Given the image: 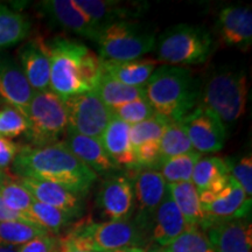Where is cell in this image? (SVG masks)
Here are the masks:
<instances>
[{
    "mask_svg": "<svg viewBox=\"0 0 252 252\" xmlns=\"http://www.w3.org/2000/svg\"><path fill=\"white\" fill-rule=\"evenodd\" d=\"M13 169L19 178L54 182L82 197L97 180L96 173L75 157L64 141L41 147H21Z\"/></svg>",
    "mask_w": 252,
    "mask_h": 252,
    "instance_id": "cell-1",
    "label": "cell"
},
{
    "mask_svg": "<svg viewBox=\"0 0 252 252\" xmlns=\"http://www.w3.org/2000/svg\"><path fill=\"white\" fill-rule=\"evenodd\" d=\"M50 62L49 90L65 98L91 93L103 75L102 59L83 43L65 37L46 42Z\"/></svg>",
    "mask_w": 252,
    "mask_h": 252,
    "instance_id": "cell-2",
    "label": "cell"
},
{
    "mask_svg": "<svg viewBox=\"0 0 252 252\" xmlns=\"http://www.w3.org/2000/svg\"><path fill=\"white\" fill-rule=\"evenodd\" d=\"M144 90L156 113L171 122L181 121L196 108L200 91L189 69L169 64L156 68Z\"/></svg>",
    "mask_w": 252,
    "mask_h": 252,
    "instance_id": "cell-3",
    "label": "cell"
},
{
    "mask_svg": "<svg viewBox=\"0 0 252 252\" xmlns=\"http://www.w3.org/2000/svg\"><path fill=\"white\" fill-rule=\"evenodd\" d=\"M201 108L215 113L223 125H232L244 115L248 100V80L243 70L220 67L212 72L198 91Z\"/></svg>",
    "mask_w": 252,
    "mask_h": 252,
    "instance_id": "cell-4",
    "label": "cell"
},
{
    "mask_svg": "<svg viewBox=\"0 0 252 252\" xmlns=\"http://www.w3.org/2000/svg\"><path fill=\"white\" fill-rule=\"evenodd\" d=\"M145 229L137 220H106L78 223L59 238L63 244L80 250L110 252L125 248H141Z\"/></svg>",
    "mask_w": 252,
    "mask_h": 252,
    "instance_id": "cell-5",
    "label": "cell"
},
{
    "mask_svg": "<svg viewBox=\"0 0 252 252\" xmlns=\"http://www.w3.org/2000/svg\"><path fill=\"white\" fill-rule=\"evenodd\" d=\"M156 47L160 61L180 67L206 62L213 53L214 40L204 27L181 24L163 32Z\"/></svg>",
    "mask_w": 252,
    "mask_h": 252,
    "instance_id": "cell-6",
    "label": "cell"
},
{
    "mask_svg": "<svg viewBox=\"0 0 252 252\" xmlns=\"http://www.w3.org/2000/svg\"><path fill=\"white\" fill-rule=\"evenodd\" d=\"M27 139L41 147L60 141L68 130V116L64 100L53 91H34L26 113Z\"/></svg>",
    "mask_w": 252,
    "mask_h": 252,
    "instance_id": "cell-7",
    "label": "cell"
},
{
    "mask_svg": "<svg viewBox=\"0 0 252 252\" xmlns=\"http://www.w3.org/2000/svg\"><path fill=\"white\" fill-rule=\"evenodd\" d=\"M153 32L132 21H118L100 30L99 58L105 61H132L141 59L156 47Z\"/></svg>",
    "mask_w": 252,
    "mask_h": 252,
    "instance_id": "cell-8",
    "label": "cell"
},
{
    "mask_svg": "<svg viewBox=\"0 0 252 252\" xmlns=\"http://www.w3.org/2000/svg\"><path fill=\"white\" fill-rule=\"evenodd\" d=\"M68 128L76 133L99 139L113 118L111 109L94 93L75 94L64 99Z\"/></svg>",
    "mask_w": 252,
    "mask_h": 252,
    "instance_id": "cell-9",
    "label": "cell"
},
{
    "mask_svg": "<svg viewBox=\"0 0 252 252\" xmlns=\"http://www.w3.org/2000/svg\"><path fill=\"white\" fill-rule=\"evenodd\" d=\"M200 201L206 217L201 228L202 231L219 220L247 219L251 212V197L231 176L225 188L215 194H200Z\"/></svg>",
    "mask_w": 252,
    "mask_h": 252,
    "instance_id": "cell-10",
    "label": "cell"
},
{
    "mask_svg": "<svg viewBox=\"0 0 252 252\" xmlns=\"http://www.w3.org/2000/svg\"><path fill=\"white\" fill-rule=\"evenodd\" d=\"M181 121L194 151L203 154L216 153L223 149L226 128L215 113L197 105Z\"/></svg>",
    "mask_w": 252,
    "mask_h": 252,
    "instance_id": "cell-11",
    "label": "cell"
},
{
    "mask_svg": "<svg viewBox=\"0 0 252 252\" xmlns=\"http://www.w3.org/2000/svg\"><path fill=\"white\" fill-rule=\"evenodd\" d=\"M97 204L109 220H128L134 206L132 181L125 175H110L100 186Z\"/></svg>",
    "mask_w": 252,
    "mask_h": 252,
    "instance_id": "cell-12",
    "label": "cell"
},
{
    "mask_svg": "<svg viewBox=\"0 0 252 252\" xmlns=\"http://www.w3.org/2000/svg\"><path fill=\"white\" fill-rule=\"evenodd\" d=\"M131 181L138 210L135 220L146 230L151 224V219L165 196L167 184L160 172L153 169H145L137 173Z\"/></svg>",
    "mask_w": 252,
    "mask_h": 252,
    "instance_id": "cell-13",
    "label": "cell"
},
{
    "mask_svg": "<svg viewBox=\"0 0 252 252\" xmlns=\"http://www.w3.org/2000/svg\"><path fill=\"white\" fill-rule=\"evenodd\" d=\"M52 24L97 42L100 31L75 5L74 0H46L37 5Z\"/></svg>",
    "mask_w": 252,
    "mask_h": 252,
    "instance_id": "cell-14",
    "label": "cell"
},
{
    "mask_svg": "<svg viewBox=\"0 0 252 252\" xmlns=\"http://www.w3.org/2000/svg\"><path fill=\"white\" fill-rule=\"evenodd\" d=\"M217 33L226 47L247 50L252 43V12L248 6H226L220 12Z\"/></svg>",
    "mask_w": 252,
    "mask_h": 252,
    "instance_id": "cell-15",
    "label": "cell"
},
{
    "mask_svg": "<svg viewBox=\"0 0 252 252\" xmlns=\"http://www.w3.org/2000/svg\"><path fill=\"white\" fill-rule=\"evenodd\" d=\"M204 232L215 252L252 251V228L247 219L214 222Z\"/></svg>",
    "mask_w": 252,
    "mask_h": 252,
    "instance_id": "cell-16",
    "label": "cell"
},
{
    "mask_svg": "<svg viewBox=\"0 0 252 252\" xmlns=\"http://www.w3.org/2000/svg\"><path fill=\"white\" fill-rule=\"evenodd\" d=\"M18 182L30 191L34 200L61 209L74 217L81 215L82 196L68 190L67 188L54 182L33 178H19Z\"/></svg>",
    "mask_w": 252,
    "mask_h": 252,
    "instance_id": "cell-17",
    "label": "cell"
},
{
    "mask_svg": "<svg viewBox=\"0 0 252 252\" xmlns=\"http://www.w3.org/2000/svg\"><path fill=\"white\" fill-rule=\"evenodd\" d=\"M21 70L34 91L49 90L50 62L45 41H28L19 50Z\"/></svg>",
    "mask_w": 252,
    "mask_h": 252,
    "instance_id": "cell-18",
    "label": "cell"
},
{
    "mask_svg": "<svg viewBox=\"0 0 252 252\" xmlns=\"http://www.w3.org/2000/svg\"><path fill=\"white\" fill-rule=\"evenodd\" d=\"M33 94L23 70L12 60L0 58V100L25 116Z\"/></svg>",
    "mask_w": 252,
    "mask_h": 252,
    "instance_id": "cell-19",
    "label": "cell"
},
{
    "mask_svg": "<svg viewBox=\"0 0 252 252\" xmlns=\"http://www.w3.org/2000/svg\"><path fill=\"white\" fill-rule=\"evenodd\" d=\"M64 137V143L68 149L94 173L109 174L110 172L118 168L106 154L102 143L97 138L87 137L69 128Z\"/></svg>",
    "mask_w": 252,
    "mask_h": 252,
    "instance_id": "cell-20",
    "label": "cell"
},
{
    "mask_svg": "<svg viewBox=\"0 0 252 252\" xmlns=\"http://www.w3.org/2000/svg\"><path fill=\"white\" fill-rule=\"evenodd\" d=\"M152 239L160 247H168L187 229L180 210L168 191H166L161 203L153 215Z\"/></svg>",
    "mask_w": 252,
    "mask_h": 252,
    "instance_id": "cell-21",
    "label": "cell"
},
{
    "mask_svg": "<svg viewBox=\"0 0 252 252\" xmlns=\"http://www.w3.org/2000/svg\"><path fill=\"white\" fill-rule=\"evenodd\" d=\"M104 150L118 167L135 168V156L130 140V125L113 117L99 138Z\"/></svg>",
    "mask_w": 252,
    "mask_h": 252,
    "instance_id": "cell-22",
    "label": "cell"
},
{
    "mask_svg": "<svg viewBox=\"0 0 252 252\" xmlns=\"http://www.w3.org/2000/svg\"><path fill=\"white\" fill-rule=\"evenodd\" d=\"M74 2L99 31L108 25L137 17L139 13L138 6L125 5L119 1L74 0Z\"/></svg>",
    "mask_w": 252,
    "mask_h": 252,
    "instance_id": "cell-23",
    "label": "cell"
},
{
    "mask_svg": "<svg viewBox=\"0 0 252 252\" xmlns=\"http://www.w3.org/2000/svg\"><path fill=\"white\" fill-rule=\"evenodd\" d=\"M230 180L229 160L219 157L201 158L195 166L191 182L198 195L202 193H219Z\"/></svg>",
    "mask_w": 252,
    "mask_h": 252,
    "instance_id": "cell-24",
    "label": "cell"
},
{
    "mask_svg": "<svg viewBox=\"0 0 252 252\" xmlns=\"http://www.w3.org/2000/svg\"><path fill=\"white\" fill-rule=\"evenodd\" d=\"M103 74L112 77L128 87L144 88L157 68L153 60H132V61H105L102 60Z\"/></svg>",
    "mask_w": 252,
    "mask_h": 252,
    "instance_id": "cell-25",
    "label": "cell"
},
{
    "mask_svg": "<svg viewBox=\"0 0 252 252\" xmlns=\"http://www.w3.org/2000/svg\"><path fill=\"white\" fill-rule=\"evenodd\" d=\"M166 189L175 202L176 207L180 210L187 229L200 230V228H202L206 217H204L202 206H201L200 195H198L193 182L167 184Z\"/></svg>",
    "mask_w": 252,
    "mask_h": 252,
    "instance_id": "cell-26",
    "label": "cell"
},
{
    "mask_svg": "<svg viewBox=\"0 0 252 252\" xmlns=\"http://www.w3.org/2000/svg\"><path fill=\"white\" fill-rule=\"evenodd\" d=\"M91 93L96 94L98 98L110 109L117 108L123 104L145 97L144 88L125 86L105 74L102 75L94 90Z\"/></svg>",
    "mask_w": 252,
    "mask_h": 252,
    "instance_id": "cell-27",
    "label": "cell"
},
{
    "mask_svg": "<svg viewBox=\"0 0 252 252\" xmlns=\"http://www.w3.org/2000/svg\"><path fill=\"white\" fill-rule=\"evenodd\" d=\"M31 24L23 14L0 5V47H11L25 40Z\"/></svg>",
    "mask_w": 252,
    "mask_h": 252,
    "instance_id": "cell-28",
    "label": "cell"
},
{
    "mask_svg": "<svg viewBox=\"0 0 252 252\" xmlns=\"http://www.w3.org/2000/svg\"><path fill=\"white\" fill-rule=\"evenodd\" d=\"M191 151H194L193 146L182 121L169 123L159 141L160 162Z\"/></svg>",
    "mask_w": 252,
    "mask_h": 252,
    "instance_id": "cell-29",
    "label": "cell"
},
{
    "mask_svg": "<svg viewBox=\"0 0 252 252\" xmlns=\"http://www.w3.org/2000/svg\"><path fill=\"white\" fill-rule=\"evenodd\" d=\"M202 158V154L191 151V152L178 156L165 161L160 162L159 166L161 168L160 174L165 179L166 184H181V182L191 181V176L195 166L198 160Z\"/></svg>",
    "mask_w": 252,
    "mask_h": 252,
    "instance_id": "cell-30",
    "label": "cell"
},
{
    "mask_svg": "<svg viewBox=\"0 0 252 252\" xmlns=\"http://www.w3.org/2000/svg\"><path fill=\"white\" fill-rule=\"evenodd\" d=\"M49 234L42 226L21 220L0 222V247H21L33 238Z\"/></svg>",
    "mask_w": 252,
    "mask_h": 252,
    "instance_id": "cell-31",
    "label": "cell"
},
{
    "mask_svg": "<svg viewBox=\"0 0 252 252\" xmlns=\"http://www.w3.org/2000/svg\"><path fill=\"white\" fill-rule=\"evenodd\" d=\"M30 216L37 225L42 226L49 234H59L63 228L70 224L72 220L76 219L61 209L41 203L36 200H34L32 204Z\"/></svg>",
    "mask_w": 252,
    "mask_h": 252,
    "instance_id": "cell-32",
    "label": "cell"
},
{
    "mask_svg": "<svg viewBox=\"0 0 252 252\" xmlns=\"http://www.w3.org/2000/svg\"><path fill=\"white\" fill-rule=\"evenodd\" d=\"M171 121L162 116L154 113L152 117L146 121L130 126V140L133 152L141 145L151 141H160L163 132Z\"/></svg>",
    "mask_w": 252,
    "mask_h": 252,
    "instance_id": "cell-33",
    "label": "cell"
},
{
    "mask_svg": "<svg viewBox=\"0 0 252 252\" xmlns=\"http://www.w3.org/2000/svg\"><path fill=\"white\" fill-rule=\"evenodd\" d=\"M0 196H1L2 201L8 208L15 210V212L30 215L32 204L34 202V197L18 181L9 180V179L5 178L1 185H0Z\"/></svg>",
    "mask_w": 252,
    "mask_h": 252,
    "instance_id": "cell-34",
    "label": "cell"
},
{
    "mask_svg": "<svg viewBox=\"0 0 252 252\" xmlns=\"http://www.w3.org/2000/svg\"><path fill=\"white\" fill-rule=\"evenodd\" d=\"M168 252H215L206 232L198 229L186 230L167 247Z\"/></svg>",
    "mask_w": 252,
    "mask_h": 252,
    "instance_id": "cell-35",
    "label": "cell"
},
{
    "mask_svg": "<svg viewBox=\"0 0 252 252\" xmlns=\"http://www.w3.org/2000/svg\"><path fill=\"white\" fill-rule=\"evenodd\" d=\"M111 112L113 117L126 123L130 126L146 121L156 113L149 100L145 97L132 100L130 103L123 104V105L117 106V108H113L111 109Z\"/></svg>",
    "mask_w": 252,
    "mask_h": 252,
    "instance_id": "cell-36",
    "label": "cell"
},
{
    "mask_svg": "<svg viewBox=\"0 0 252 252\" xmlns=\"http://www.w3.org/2000/svg\"><path fill=\"white\" fill-rule=\"evenodd\" d=\"M28 124L23 112L6 105L0 109V138L12 139L26 134Z\"/></svg>",
    "mask_w": 252,
    "mask_h": 252,
    "instance_id": "cell-37",
    "label": "cell"
},
{
    "mask_svg": "<svg viewBox=\"0 0 252 252\" xmlns=\"http://www.w3.org/2000/svg\"><path fill=\"white\" fill-rule=\"evenodd\" d=\"M230 165V176H231L237 184L243 188L245 194L249 197L252 195V158L251 154L245 156L243 158L232 163L229 160Z\"/></svg>",
    "mask_w": 252,
    "mask_h": 252,
    "instance_id": "cell-38",
    "label": "cell"
},
{
    "mask_svg": "<svg viewBox=\"0 0 252 252\" xmlns=\"http://www.w3.org/2000/svg\"><path fill=\"white\" fill-rule=\"evenodd\" d=\"M59 238L50 234L39 236L18 248V252H59Z\"/></svg>",
    "mask_w": 252,
    "mask_h": 252,
    "instance_id": "cell-39",
    "label": "cell"
},
{
    "mask_svg": "<svg viewBox=\"0 0 252 252\" xmlns=\"http://www.w3.org/2000/svg\"><path fill=\"white\" fill-rule=\"evenodd\" d=\"M21 147L11 139L0 138V171L14 162Z\"/></svg>",
    "mask_w": 252,
    "mask_h": 252,
    "instance_id": "cell-40",
    "label": "cell"
},
{
    "mask_svg": "<svg viewBox=\"0 0 252 252\" xmlns=\"http://www.w3.org/2000/svg\"><path fill=\"white\" fill-rule=\"evenodd\" d=\"M8 220H21V222H28L36 224L33 219L30 215H27V214L15 212V210L8 208L4 201H2L1 196H0V222H8Z\"/></svg>",
    "mask_w": 252,
    "mask_h": 252,
    "instance_id": "cell-41",
    "label": "cell"
},
{
    "mask_svg": "<svg viewBox=\"0 0 252 252\" xmlns=\"http://www.w3.org/2000/svg\"><path fill=\"white\" fill-rule=\"evenodd\" d=\"M59 244H60V251H59V252H94V251L80 250V249L72 248V247H70V245L63 244V243H61V242H60V241H59Z\"/></svg>",
    "mask_w": 252,
    "mask_h": 252,
    "instance_id": "cell-42",
    "label": "cell"
},
{
    "mask_svg": "<svg viewBox=\"0 0 252 252\" xmlns=\"http://www.w3.org/2000/svg\"><path fill=\"white\" fill-rule=\"evenodd\" d=\"M110 252H146L144 248H125V249H119V250L110 251Z\"/></svg>",
    "mask_w": 252,
    "mask_h": 252,
    "instance_id": "cell-43",
    "label": "cell"
},
{
    "mask_svg": "<svg viewBox=\"0 0 252 252\" xmlns=\"http://www.w3.org/2000/svg\"><path fill=\"white\" fill-rule=\"evenodd\" d=\"M0 252H18V248H14V247H0Z\"/></svg>",
    "mask_w": 252,
    "mask_h": 252,
    "instance_id": "cell-44",
    "label": "cell"
},
{
    "mask_svg": "<svg viewBox=\"0 0 252 252\" xmlns=\"http://www.w3.org/2000/svg\"><path fill=\"white\" fill-rule=\"evenodd\" d=\"M149 252H168L167 248H157V249H152Z\"/></svg>",
    "mask_w": 252,
    "mask_h": 252,
    "instance_id": "cell-45",
    "label": "cell"
},
{
    "mask_svg": "<svg viewBox=\"0 0 252 252\" xmlns=\"http://www.w3.org/2000/svg\"><path fill=\"white\" fill-rule=\"evenodd\" d=\"M5 179V176H4V174H2V172L0 171V185H1V182H2V180H4Z\"/></svg>",
    "mask_w": 252,
    "mask_h": 252,
    "instance_id": "cell-46",
    "label": "cell"
}]
</instances>
